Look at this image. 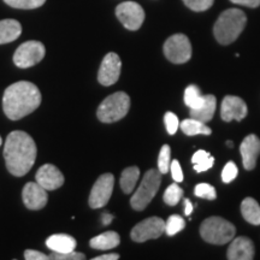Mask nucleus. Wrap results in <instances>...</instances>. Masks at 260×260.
Masks as SVG:
<instances>
[{"instance_id":"f257e3e1","label":"nucleus","mask_w":260,"mask_h":260,"mask_svg":"<svg viewBox=\"0 0 260 260\" xmlns=\"http://www.w3.org/2000/svg\"><path fill=\"white\" fill-rule=\"evenodd\" d=\"M37 145L29 134L21 130L10 133L4 146L6 168L14 176H24L37 159Z\"/></svg>"},{"instance_id":"f03ea898","label":"nucleus","mask_w":260,"mask_h":260,"mask_svg":"<svg viewBox=\"0 0 260 260\" xmlns=\"http://www.w3.org/2000/svg\"><path fill=\"white\" fill-rule=\"evenodd\" d=\"M41 104V93L34 83L19 81L5 89L3 109L8 118L18 121L30 115Z\"/></svg>"},{"instance_id":"7ed1b4c3","label":"nucleus","mask_w":260,"mask_h":260,"mask_svg":"<svg viewBox=\"0 0 260 260\" xmlns=\"http://www.w3.org/2000/svg\"><path fill=\"white\" fill-rule=\"evenodd\" d=\"M247 22L245 12L239 9L225 10L217 19L213 32L217 41L222 45H229L240 37Z\"/></svg>"},{"instance_id":"20e7f679","label":"nucleus","mask_w":260,"mask_h":260,"mask_svg":"<svg viewBox=\"0 0 260 260\" xmlns=\"http://www.w3.org/2000/svg\"><path fill=\"white\" fill-rule=\"evenodd\" d=\"M235 226L222 217H210L200 225V235L212 245H225L235 236Z\"/></svg>"},{"instance_id":"39448f33","label":"nucleus","mask_w":260,"mask_h":260,"mask_svg":"<svg viewBox=\"0 0 260 260\" xmlns=\"http://www.w3.org/2000/svg\"><path fill=\"white\" fill-rule=\"evenodd\" d=\"M130 109V98L124 92H116L103 100L96 116L103 123H113L124 118Z\"/></svg>"},{"instance_id":"423d86ee","label":"nucleus","mask_w":260,"mask_h":260,"mask_svg":"<svg viewBox=\"0 0 260 260\" xmlns=\"http://www.w3.org/2000/svg\"><path fill=\"white\" fill-rule=\"evenodd\" d=\"M160 183L161 172L158 169H151L146 172L139 188L130 200L133 209L136 211L145 210L157 194Z\"/></svg>"},{"instance_id":"0eeeda50","label":"nucleus","mask_w":260,"mask_h":260,"mask_svg":"<svg viewBox=\"0 0 260 260\" xmlns=\"http://www.w3.org/2000/svg\"><path fill=\"white\" fill-rule=\"evenodd\" d=\"M46 48L40 41H27L16 50L14 63L21 69H28L44 59Z\"/></svg>"},{"instance_id":"6e6552de","label":"nucleus","mask_w":260,"mask_h":260,"mask_svg":"<svg viewBox=\"0 0 260 260\" xmlns=\"http://www.w3.org/2000/svg\"><path fill=\"white\" fill-rule=\"evenodd\" d=\"M164 54L175 64H183L190 59L191 45L189 39L183 34H175L164 44Z\"/></svg>"},{"instance_id":"1a4fd4ad","label":"nucleus","mask_w":260,"mask_h":260,"mask_svg":"<svg viewBox=\"0 0 260 260\" xmlns=\"http://www.w3.org/2000/svg\"><path fill=\"white\" fill-rule=\"evenodd\" d=\"M165 233V222L159 217H149L133 228L132 240L135 242H145L158 239Z\"/></svg>"},{"instance_id":"9d476101","label":"nucleus","mask_w":260,"mask_h":260,"mask_svg":"<svg viewBox=\"0 0 260 260\" xmlns=\"http://www.w3.org/2000/svg\"><path fill=\"white\" fill-rule=\"evenodd\" d=\"M116 16L129 30H138L145 21V11L134 2H125L117 6Z\"/></svg>"},{"instance_id":"9b49d317","label":"nucleus","mask_w":260,"mask_h":260,"mask_svg":"<svg viewBox=\"0 0 260 260\" xmlns=\"http://www.w3.org/2000/svg\"><path fill=\"white\" fill-rule=\"evenodd\" d=\"M113 186H115V177L112 174H104L98 178L92 188L89 195V206L92 209H100L109 203L111 198Z\"/></svg>"},{"instance_id":"f8f14e48","label":"nucleus","mask_w":260,"mask_h":260,"mask_svg":"<svg viewBox=\"0 0 260 260\" xmlns=\"http://www.w3.org/2000/svg\"><path fill=\"white\" fill-rule=\"evenodd\" d=\"M122 69V61L118 54L110 52L107 53L100 65L99 73H98V81L103 86H112L119 79Z\"/></svg>"},{"instance_id":"ddd939ff","label":"nucleus","mask_w":260,"mask_h":260,"mask_svg":"<svg viewBox=\"0 0 260 260\" xmlns=\"http://www.w3.org/2000/svg\"><path fill=\"white\" fill-rule=\"evenodd\" d=\"M22 199L29 210H41L46 206L48 201L47 190L38 182H28L22 191Z\"/></svg>"},{"instance_id":"4468645a","label":"nucleus","mask_w":260,"mask_h":260,"mask_svg":"<svg viewBox=\"0 0 260 260\" xmlns=\"http://www.w3.org/2000/svg\"><path fill=\"white\" fill-rule=\"evenodd\" d=\"M247 105L241 98L226 95L222 102L220 107V117L224 122H232L233 119L236 121H242L247 116Z\"/></svg>"},{"instance_id":"2eb2a0df","label":"nucleus","mask_w":260,"mask_h":260,"mask_svg":"<svg viewBox=\"0 0 260 260\" xmlns=\"http://www.w3.org/2000/svg\"><path fill=\"white\" fill-rule=\"evenodd\" d=\"M37 182L46 190H54L63 186L64 176L57 167L45 164L37 172Z\"/></svg>"},{"instance_id":"dca6fc26","label":"nucleus","mask_w":260,"mask_h":260,"mask_svg":"<svg viewBox=\"0 0 260 260\" xmlns=\"http://www.w3.org/2000/svg\"><path fill=\"white\" fill-rule=\"evenodd\" d=\"M243 167L246 170H253L256 165V159L260 154V139L256 135H248L240 146Z\"/></svg>"},{"instance_id":"f3484780","label":"nucleus","mask_w":260,"mask_h":260,"mask_svg":"<svg viewBox=\"0 0 260 260\" xmlns=\"http://www.w3.org/2000/svg\"><path fill=\"white\" fill-rule=\"evenodd\" d=\"M226 258L229 260H252L254 258V245L248 237H236L228 248Z\"/></svg>"},{"instance_id":"a211bd4d","label":"nucleus","mask_w":260,"mask_h":260,"mask_svg":"<svg viewBox=\"0 0 260 260\" xmlns=\"http://www.w3.org/2000/svg\"><path fill=\"white\" fill-rule=\"evenodd\" d=\"M76 240L67 234H54L46 240V246L52 252L68 253L76 248Z\"/></svg>"},{"instance_id":"6ab92c4d","label":"nucleus","mask_w":260,"mask_h":260,"mask_svg":"<svg viewBox=\"0 0 260 260\" xmlns=\"http://www.w3.org/2000/svg\"><path fill=\"white\" fill-rule=\"evenodd\" d=\"M217 106V100L216 96L211 95V94H207V95H204V102L201 105L198 107V109L190 110V117L191 118L199 119V121L207 123L212 119L214 116V111H216Z\"/></svg>"},{"instance_id":"aec40b11","label":"nucleus","mask_w":260,"mask_h":260,"mask_svg":"<svg viewBox=\"0 0 260 260\" xmlns=\"http://www.w3.org/2000/svg\"><path fill=\"white\" fill-rule=\"evenodd\" d=\"M22 27L16 19H3L0 21V45L9 44L19 38Z\"/></svg>"},{"instance_id":"412c9836","label":"nucleus","mask_w":260,"mask_h":260,"mask_svg":"<svg viewBox=\"0 0 260 260\" xmlns=\"http://www.w3.org/2000/svg\"><path fill=\"white\" fill-rule=\"evenodd\" d=\"M121 242V237L116 232H106L93 237L89 241V246L94 249L106 251V249L115 248Z\"/></svg>"},{"instance_id":"4be33fe9","label":"nucleus","mask_w":260,"mask_h":260,"mask_svg":"<svg viewBox=\"0 0 260 260\" xmlns=\"http://www.w3.org/2000/svg\"><path fill=\"white\" fill-rule=\"evenodd\" d=\"M241 213L247 222L253 225H260V206L253 198H246L241 204Z\"/></svg>"},{"instance_id":"5701e85b","label":"nucleus","mask_w":260,"mask_h":260,"mask_svg":"<svg viewBox=\"0 0 260 260\" xmlns=\"http://www.w3.org/2000/svg\"><path fill=\"white\" fill-rule=\"evenodd\" d=\"M180 128L188 136H194L199 134L211 135V133H212V130L205 124L204 122L199 121V119L191 118V117L188 119H184L180 124Z\"/></svg>"},{"instance_id":"b1692460","label":"nucleus","mask_w":260,"mask_h":260,"mask_svg":"<svg viewBox=\"0 0 260 260\" xmlns=\"http://www.w3.org/2000/svg\"><path fill=\"white\" fill-rule=\"evenodd\" d=\"M140 170L138 167H129L123 170L121 175V188L125 194H130L138 183Z\"/></svg>"},{"instance_id":"393cba45","label":"nucleus","mask_w":260,"mask_h":260,"mask_svg":"<svg viewBox=\"0 0 260 260\" xmlns=\"http://www.w3.org/2000/svg\"><path fill=\"white\" fill-rule=\"evenodd\" d=\"M204 102V95L201 94V90L195 84L188 86L184 90V104L189 107L190 110L198 109Z\"/></svg>"},{"instance_id":"a878e982","label":"nucleus","mask_w":260,"mask_h":260,"mask_svg":"<svg viewBox=\"0 0 260 260\" xmlns=\"http://www.w3.org/2000/svg\"><path fill=\"white\" fill-rule=\"evenodd\" d=\"M186 226V222L178 214H172L168 218L167 222H165V234L168 236H175L178 234Z\"/></svg>"},{"instance_id":"bb28decb","label":"nucleus","mask_w":260,"mask_h":260,"mask_svg":"<svg viewBox=\"0 0 260 260\" xmlns=\"http://www.w3.org/2000/svg\"><path fill=\"white\" fill-rule=\"evenodd\" d=\"M182 197H183L182 188L178 187L176 183H174L167 188L164 195H162V199H164V203L169 205V206H176L180 203Z\"/></svg>"},{"instance_id":"cd10ccee","label":"nucleus","mask_w":260,"mask_h":260,"mask_svg":"<svg viewBox=\"0 0 260 260\" xmlns=\"http://www.w3.org/2000/svg\"><path fill=\"white\" fill-rule=\"evenodd\" d=\"M171 149L169 145H164L160 149V153L158 157V170L162 174H167L170 170V164H171Z\"/></svg>"},{"instance_id":"c85d7f7f","label":"nucleus","mask_w":260,"mask_h":260,"mask_svg":"<svg viewBox=\"0 0 260 260\" xmlns=\"http://www.w3.org/2000/svg\"><path fill=\"white\" fill-rule=\"evenodd\" d=\"M4 2L11 8L31 10L40 8L45 4L46 0H4Z\"/></svg>"},{"instance_id":"c756f323","label":"nucleus","mask_w":260,"mask_h":260,"mask_svg":"<svg viewBox=\"0 0 260 260\" xmlns=\"http://www.w3.org/2000/svg\"><path fill=\"white\" fill-rule=\"evenodd\" d=\"M194 194L197 195L198 198H203V199L207 200H214L217 198L216 189L209 183L198 184L194 189Z\"/></svg>"},{"instance_id":"7c9ffc66","label":"nucleus","mask_w":260,"mask_h":260,"mask_svg":"<svg viewBox=\"0 0 260 260\" xmlns=\"http://www.w3.org/2000/svg\"><path fill=\"white\" fill-rule=\"evenodd\" d=\"M214 0H183V3L193 11L201 12L209 10L213 5Z\"/></svg>"},{"instance_id":"2f4dec72","label":"nucleus","mask_w":260,"mask_h":260,"mask_svg":"<svg viewBox=\"0 0 260 260\" xmlns=\"http://www.w3.org/2000/svg\"><path fill=\"white\" fill-rule=\"evenodd\" d=\"M237 174H239V169H237L236 164L233 161L226 162L222 171V181L224 183H230L235 180Z\"/></svg>"},{"instance_id":"473e14b6","label":"nucleus","mask_w":260,"mask_h":260,"mask_svg":"<svg viewBox=\"0 0 260 260\" xmlns=\"http://www.w3.org/2000/svg\"><path fill=\"white\" fill-rule=\"evenodd\" d=\"M164 122L169 134L170 135L176 134L177 129L180 128V121H178V117L172 112H167L164 116Z\"/></svg>"},{"instance_id":"72a5a7b5","label":"nucleus","mask_w":260,"mask_h":260,"mask_svg":"<svg viewBox=\"0 0 260 260\" xmlns=\"http://www.w3.org/2000/svg\"><path fill=\"white\" fill-rule=\"evenodd\" d=\"M48 258L52 260H83L86 259V255L80 252H68V253H56L52 252Z\"/></svg>"},{"instance_id":"f704fd0d","label":"nucleus","mask_w":260,"mask_h":260,"mask_svg":"<svg viewBox=\"0 0 260 260\" xmlns=\"http://www.w3.org/2000/svg\"><path fill=\"white\" fill-rule=\"evenodd\" d=\"M214 164V158L212 155H209V157H206L203 160L197 162V164H194V169L197 172H203V171H207L209 169H211L213 167Z\"/></svg>"},{"instance_id":"c9c22d12","label":"nucleus","mask_w":260,"mask_h":260,"mask_svg":"<svg viewBox=\"0 0 260 260\" xmlns=\"http://www.w3.org/2000/svg\"><path fill=\"white\" fill-rule=\"evenodd\" d=\"M170 171L171 176L174 178L175 182H182L183 181V172H182L181 165L178 160H172L170 164Z\"/></svg>"},{"instance_id":"e433bc0d","label":"nucleus","mask_w":260,"mask_h":260,"mask_svg":"<svg viewBox=\"0 0 260 260\" xmlns=\"http://www.w3.org/2000/svg\"><path fill=\"white\" fill-rule=\"evenodd\" d=\"M24 258L27 260H47L50 259L48 255L44 254V253L34 251V249H27L24 252Z\"/></svg>"},{"instance_id":"4c0bfd02","label":"nucleus","mask_w":260,"mask_h":260,"mask_svg":"<svg viewBox=\"0 0 260 260\" xmlns=\"http://www.w3.org/2000/svg\"><path fill=\"white\" fill-rule=\"evenodd\" d=\"M234 4L243 5L247 8H258L260 5V0H230Z\"/></svg>"},{"instance_id":"58836bf2","label":"nucleus","mask_w":260,"mask_h":260,"mask_svg":"<svg viewBox=\"0 0 260 260\" xmlns=\"http://www.w3.org/2000/svg\"><path fill=\"white\" fill-rule=\"evenodd\" d=\"M209 155H210L209 152L204 151V149H199V151L195 152L193 157H191V162H193V164H197V162L201 161V160H203V159H205L206 157H209Z\"/></svg>"},{"instance_id":"ea45409f","label":"nucleus","mask_w":260,"mask_h":260,"mask_svg":"<svg viewBox=\"0 0 260 260\" xmlns=\"http://www.w3.org/2000/svg\"><path fill=\"white\" fill-rule=\"evenodd\" d=\"M119 259L118 254H104L100 256H96V258H93V260H117Z\"/></svg>"},{"instance_id":"a19ab883","label":"nucleus","mask_w":260,"mask_h":260,"mask_svg":"<svg viewBox=\"0 0 260 260\" xmlns=\"http://www.w3.org/2000/svg\"><path fill=\"white\" fill-rule=\"evenodd\" d=\"M193 210H194L193 204H191L188 199L184 200V213H186V216H189V214H191Z\"/></svg>"},{"instance_id":"79ce46f5","label":"nucleus","mask_w":260,"mask_h":260,"mask_svg":"<svg viewBox=\"0 0 260 260\" xmlns=\"http://www.w3.org/2000/svg\"><path fill=\"white\" fill-rule=\"evenodd\" d=\"M113 220V216L110 213H104L103 214V218H102V222L104 225H109V224H111V222Z\"/></svg>"},{"instance_id":"37998d69","label":"nucleus","mask_w":260,"mask_h":260,"mask_svg":"<svg viewBox=\"0 0 260 260\" xmlns=\"http://www.w3.org/2000/svg\"><path fill=\"white\" fill-rule=\"evenodd\" d=\"M226 146H228V147H233L234 144L232 141H226Z\"/></svg>"},{"instance_id":"c03bdc74","label":"nucleus","mask_w":260,"mask_h":260,"mask_svg":"<svg viewBox=\"0 0 260 260\" xmlns=\"http://www.w3.org/2000/svg\"><path fill=\"white\" fill-rule=\"evenodd\" d=\"M2 144H3V140H2V136H0V146H2Z\"/></svg>"}]
</instances>
